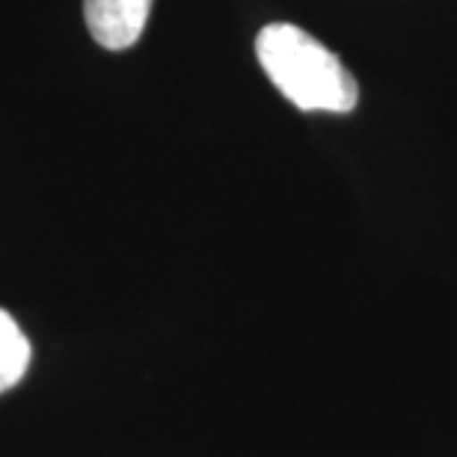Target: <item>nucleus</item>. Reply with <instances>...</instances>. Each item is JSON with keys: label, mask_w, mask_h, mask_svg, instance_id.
I'll use <instances>...</instances> for the list:
<instances>
[{"label": "nucleus", "mask_w": 457, "mask_h": 457, "mask_svg": "<svg viewBox=\"0 0 457 457\" xmlns=\"http://www.w3.org/2000/svg\"><path fill=\"white\" fill-rule=\"evenodd\" d=\"M30 365V342L15 324V318L0 309V392L12 389Z\"/></svg>", "instance_id": "7ed1b4c3"}, {"label": "nucleus", "mask_w": 457, "mask_h": 457, "mask_svg": "<svg viewBox=\"0 0 457 457\" xmlns=\"http://www.w3.org/2000/svg\"><path fill=\"white\" fill-rule=\"evenodd\" d=\"M255 57L270 84L300 111L351 113L360 89L333 51L297 24H268L255 36Z\"/></svg>", "instance_id": "f257e3e1"}, {"label": "nucleus", "mask_w": 457, "mask_h": 457, "mask_svg": "<svg viewBox=\"0 0 457 457\" xmlns=\"http://www.w3.org/2000/svg\"><path fill=\"white\" fill-rule=\"evenodd\" d=\"M152 0H84L89 36L107 51H125L140 39Z\"/></svg>", "instance_id": "f03ea898"}]
</instances>
